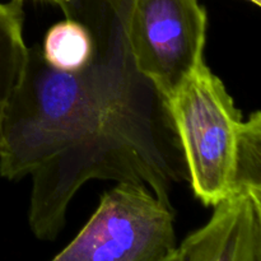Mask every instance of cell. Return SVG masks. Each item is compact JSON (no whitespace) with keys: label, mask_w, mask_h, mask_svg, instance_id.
<instances>
[{"label":"cell","mask_w":261,"mask_h":261,"mask_svg":"<svg viewBox=\"0 0 261 261\" xmlns=\"http://www.w3.org/2000/svg\"><path fill=\"white\" fill-rule=\"evenodd\" d=\"M168 105L194 195L205 206H214L237 194L245 120L223 82L203 60Z\"/></svg>","instance_id":"7a4b0ae2"},{"label":"cell","mask_w":261,"mask_h":261,"mask_svg":"<svg viewBox=\"0 0 261 261\" xmlns=\"http://www.w3.org/2000/svg\"><path fill=\"white\" fill-rule=\"evenodd\" d=\"M175 211L145 186L119 184L51 261H163L177 250Z\"/></svg>","instance_id":"3957f363"},{"label":"cell","mask_w":261,"mask_h":261,"mask_svg":"<svg viewBox=\"0 0 261 261\" xmlns=\"http://www.w3.org/2000/svg\"><path fill=\"white\" fill-rule=\"evenodd\" d=\"M23 12L12 2L0 3V135L5 109L27 61L23 37Z\"/></svg>","instance_id":"8992f818"},{"label":"cell","mask_w":261,"mask_h":261,"mask_svg":"<svg viewBox=\"0 0 261 261\" xmlns=\"http://www.w3.org/2000/svg\"><path fill=\"white\" fill-rule=\"evenodd\" d=\"M63 13L88 30V63L59 70L28 47L0 135V175L32 177L28 224L41 241L60 234L88 181L143 185L171 205L189 178L167 97L138 68L116 5L69 0Z\"/></svg>","instance_id":"6da1fadb"},{"label":"cell","mask_w":261,"mask_h":261,"mask_svg":"<svg viewBox=\"0 0 261 261\" xmlns=\"http://www.w3.org/2000/svg\"><path fill=\"white\" fill-rule=\"evenodd\" d=\"M163 261H181V260H180V256H178L177 250H176V251L173 252L172 255H170V256H168L167 259H165Z\"/></svg>","instance_id":"9c48e42d"},{"label":"cell","mask_w":261,"mask_h":261,"mask_svg":"<svg viewBox=\"0 0 261 261\" xmlns=\"http://www.w3.org/2000/svg\"><path fill=\"white\" fill-rule=\"evenodd\" d=\"M249 2L254 3V4L256 5V7H260V5H261V0H249Z\"/></svg>","instance_id":"30bf717a"},{"label":"cell","mask_w":261,"mask_h":261,"mask_svg":"<svg viewBox=\"0 0 261 261\" xmlns=\"http://www.w3.org/2000/svg\"><path fill=\"white\" fill-rule=\"evenodd\" d=\"M139 70L171 98L204 60L206 10L199 0H112Z\"/></svg>","instance_id":"277c9868"},{"label":"cell","mask_w":261,"mask_h":261,"mask_svg":"<svg viewBox=\"0 0 261 261\" xmlns=\"http://www.w3.org/2000/svg\"><path fill=\"white\" fill-rule=\"evenodd\" d=\"M41 53L48 65L59 70H76L88 63L92 55V38L84 24L65 19L46 32Z\"/></svg>","instance_id":"52a82bcc"},{"label":"cell","mask_w":261,"mask_h":261,"mask_svg":"<svg viewBox=\"0 0 261 261\" xmlns=\"http://www.w3.org/2000/svg\"><path fill=\"white\" fill-rule=\"evenodd\" d=\"M177 246L181 261H261V196L237 193Z\"/></svg>","instance_id":"5b68a950"},{"label":"cell","mask_w":261,"mask_h":261,"mask_svg":"<svg viewBox=\"0 0 261 261\" xmlns=\"http://www.w3.org/2000/svg\"><path fill=\"white\" fill-rule=\"evenodd\" d=\"M23 2H24V0H12V3L14 5H17V7H20L22 8V5H23ZM42 2H48V3H53V4H56V5H59V7H60V9L61 10H64L65 9V7L66 5H68V3H69V0H42Z\"/></svg>","instance_id":"ba28073f"}]
</instances>
